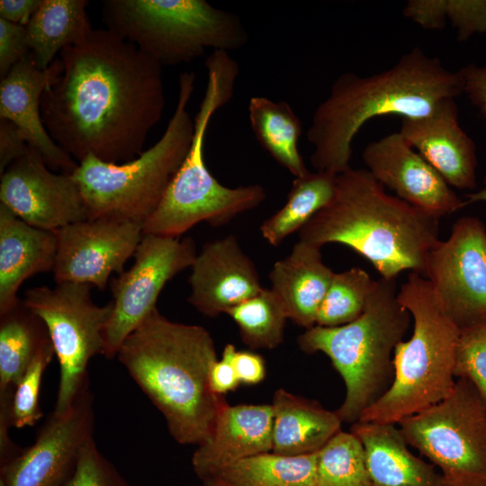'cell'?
I'll list each match as a JSON object with an SVG mask.
<instances>
[{"label": "cell", "mask_w": 486, "mask_h": 486, "mask_svg": "<svg viewBox=\"0 0 486 486\" xmlns=\"http://www.w3.org/2000/svg\"><path fill=\"white\" fill-rule=\"evenodd\" d=\"M232 364L240 383L256 384L266 377L265 360L257 353L236 350Z\"/></svg>", "instance_id": "b9f144b4"}, {"label": "cell", "mask_w": 486, "mask_h": 486, "mask_svg": "<svg viewBox=\"0 0 486 486\" xmlns=\"http://www.w3.org/2000/svg\"><path fill=\"white\" fill-rule=\"evenodd\" d=\"M465 203L466 205L478 202H486V176L483 180V185L481 189L477 191H472L465 195Z\"/></svg>", "instance_id": "ee69618b"}, {"label": "cell", "mask_w": 486, "mask_h": 486, "mask_svg": "<svg viewBox=\"0 0 486 486\" xmlns=\"http://www.w3.org/2000/svg\"><path fill=\"white\" fill-rule=\"evenodd\" d=\"M248 118L256 139L278 164L294 177L309 172L298 148L302 122L286 101L253 96Z\"/></svg>", "instance_id": "83f0119b"}, {"label": "cell", "mask_w": 486, "mask_h": 486, "mask_svg": "<svg viewBox=\"0 0 486 486\" xmlns=\"http://www.w3.org/2000/svg\"><path fill=\"white\" fill-rule=\"evenodd\" d=\"M56 231L52 270L56 284H86L104 290L111 274L124 272L143 237V223L102 217L87 219Z\"/></svg>", "instance_id": "9a60e30c"}, {"label": "cell", "mask_w": 486, "mask_h": 486, "mask_svg": "<svg viewBox=\"0 0 486 486\" xmlns=\"http://www.w3.org/2000/svg\"><path fill=\"white\" fill-rule=\"evenodd\" d=\"M57 59L58 74L40 100L52 140L78 162L140 156L164 112L162 66L108 29H93Z\"/></svg>", "instance_id": "6da1fadb"}, {"label": "cell", "mask_w": 486, "mask_h": 486, "mask_svg": "<svg viewBox=\"0 0 486 486\" xmlns=\"http://www.w3.org/2000/svg\"><path fill=\"white\" fill-rule=\"evenodd\" d=\"M68 486H132L100 452L94 437L82 448L76 469Z\"/></svg>", "instance_id": "8d00e7d4"}, {"label": "cell", "mask_w": 486, "mask_h": 486, "mask_svg": "<svg viewBox=\"0 0 486 486\" xmlns=\"http://www.w3.org/2000/svg\"><path fill=\"white\" fill-rule=\"evenodd\" d=\"M225 314L234 320L241 340L252 349H274L284 340L288 318L270 288H263Z\"/></svg>", "instance_id": "4dcf8cb0"}, {"label": "cell", "mask_w": 486, "mask_h": 486, "mask_svg": "<svg viewBox=\"0 0 486 486\" xmlns=\"http://www.w3.org/2000/svg\"><path fill=\"white\" fill-rule=\"evenodd\" d=\"M272 404L223 403L207 440L197 446L192 466L203 481L240 460L272 452Z\"/></svg>", "instance_id": "44dd1931"}, {"label": "cell", "mask_w": 486, "mask_h": 486, "mask_svg": "<svg viewBox=\"0 0 486 486\" xmlns=\"http://www.w3.org/2000/svg\"><path fill=\"white\" fill-rule=\"evenodd\" d=\"M350 431L364 446L372 486H448L441 472L409 450L396 425L357 421Z\"/></svg>", "instance_id": "cb8c5ba5"}, {"label": "cell", "mask_w": 486, "mask_h": 486, "mask_svg": "<svg viewBox=\"0 0 486 486\" xmlns=\"http://www.w3.org/2000/svg\"><path fill=\"white\" fill-rule=\"evenodd\" d=\"M463 94L458 71L415 47L382 72L359 76L346 72L333 82L316 107L307 140L315 171L338 175L350 167L352 143L368 121L385 115L421 118L446 99Z\"/></svg>", "instance_id": "7a4b0ae2"}, {"label": "cell", "mask_w": 486, "mask_h": 486, "mask_svg": "<svg viewBox=\"0 0 486 486\" xmlns=\"http://www.w3.org/2000/svg\"><path fill=\"white\" fill-rule=\"evenodd\" d=\"M27 146L21 130L12 122L0 118V176L24 154Z\"/></svg>", "instance_id": "60d3db41"}, {"label": "cell", "mask_w": 486, "mask_h": 486, "mask_svg": "<svg viewBox=\"0 0 486 486\" xmlns=\"http://www.w3.org/2000/svg\"><path fill=\"white\" fill-rule=\"evenodd\" d=\"M400 304L413 320L411 337L393 352L391 387L358 421L398 425L446 398L454 389L460 328L429 281L416 272L398 291Z\"/></svg>", "instance_id": "8992f818"}, {"label": "cell", "mask_w": 486, "mask_h": 486, "mask_svg": "<svg viewBox=\"0 0 486 486\" xmlns=\"http://www.w3.org/2000/svg\"><path fill=\"white\" fill-rule=\"evenodd\" d=\"M54 356V347L50 340L36 355L15 386L10 407L12 427H32L42 417L39 402L41 380Z\"/></svg>", "instance_id": "e575fe53"}, {"label": "cell", "mask_w": 486, "mask_h": 486, "mask_svg": "<svg viewBox=\"0 0 486 486\" xmlns=\"http://www.w3.org/2000/svg\"><path fill=\"white\" fill-rule=\"evenodd\" d=\"M94 420L88 382L67 411L50 414L31 446L0 467V486H68Z\"/></svg>", "instance_id": "5bb4252c"}, {"label": "cell", "mask_w": 486, "mask_h": 486, "mask_svg": "<svg viewBox=\"0 0 486 486\" xmlns=\"http://www.w3.org/2000/svg\"><path fill=\"white\" fill-rule=\"evenodd\" d=\"M57 247L55 230L26 223L0 202V315L18 303L26 279L53 270Z\"/></svg>", "instance_id": "7402d4cb"}, {"label": "cell", "mask_w": 486, "mask_h": 486, "mask_svg": "<svg viewBox=\"0 0 486 486\" xmlns=\"http://www.w3.org/2000/svg\"></svg>", "instance_id": "bcb514c9"}, {"label": "cell", "mask_w": 486, "mask_h": 486, "mask_svg": "<svg viewBox=\"0 0 486 486\" xmlns=\"http://www.w3.org/2000/svg\"><path fill=\"white\" fill-rule=\"evenodd\" d=\"M375 282L361 267L335 273L319 310L316 325L338 327L356 320L363 313Z\"/></svg>", "instance_id": "836d02e7"}, {"label": "cell", "mask_w": 486, "mask_h": 486, "mask_svg": "<svg viewBox=\"0 0 486 486\" xmlns=\"http://www.w3.org/2000/svg\"><path fill=\"white\" fill-rule=\"evenodd\" d=\"M189 303L207 317H217L257 294L258 272L234 235L205 243L189 276Z\"/></svg>", "instance_id": "ac0fdd59"}, {"label": "cell", "mask_w": 486, "mask_h": 486, "mask_svg": "<svg viewBox=\"0 0 486 486\" xmlns=\"http://www.w3.org/2000/svg\"><path fill=\"white\" fill-rule=\"evenodd\" d=\"M362 158L366 169L384 188L412 206L438 218L466 206L399 131L368 143Z\"/></svg>", "instance_id": "e0dca14e"}, {"label": "cell", "mask_w": 486, "mask_h": 486, "mask_svg": "<svg viewBox=\"0 0 486 486\" xmlns=\"http://www.w3.org/2000/svg\"><path fill=\"white\" fill-rule=\"evenodd\" d=\"M92 285L56 284L54 288L28 289L22 302L45 323L59 364V383L53 412L67 411L90 382L87 366L92 357L103 355L104 330L113 303L96 305Z\"/></svg>", "instance_id": "8fae6325"}, {"label": "cell", "mask_w": 486, "mask_h": 486, "mask_svg": "<svg viewBox=\"0 0 486 486\" xmlns=\"http://www.w3.org/2000/svg\"><path fill=\"white\" fill-rule=\"evenodd\" d=\"M102 14L106 29L162 67L188 63L207 49L236 50L248 40L236 14L205 0H105Z\"/></svg>", "instance_id": "9c48e42d"}, {"label": "cell", "mask_w": 486, "mask_h": 486, "mask_svg": "<svg viewBox=\"0 0 486 486\" xmlns=\"http://www.w3.org/2000/svg\"><path fill=\"white\" fill-rule=\"evenodd\" d=\"M0 180V202L33 227L57 230L88 219L84 197L71 175L50 171L30 145Z\"/></svg>", "instance_id": "2e32d148"}, {"label": "cell", "mask_w": 486, "mask_h": 486, "mask_svg": "<svg viewBox=\"0 0 486 486\" xmlns=\"http://www.w3.org/2000/svg\"><path fill=\"white\" fill-rule=\"evenodd\" d=\"M42 0H1L0 19L26 26Z\"/></svg>", "instance_id": "7bdbcfd3"}, {"label": "cell", "mask_w": 486, "mask_h": 486, "mask_svg": "<svg viewBox=\"0 0 486 486\" xmlns=\"http://www.w3.org/2000/svg\"><path fill=\"white\" fill-rule=\"evenodd\" d=\"M398 291L396 280L380 277L356 320L338 327L315 325L298 337L302 351L325 354L341 375L346 396L336 412L342 422H357L392 383V356L411 320Z\"/></svg>", "instance_id": "52a82bcc"}, {"label": "cell", "mask_w": 486, "mask_h": 486, "mask_svg": "<svg viewBox=\"0 0 486 486\" xmlns=\"http://www.w3.org/2000/svg\"><path fill=\"white\" fill-rule=\"evenodd\" d=\"M213 477L231 486H316L317 452L302 455L265 453L236 462Z\"/></svg>", "instance_id": "f546056e"}, {"label": "cell", "mask_w": 486, "mask_h": 486, "mask_svg": "<svg viewBox=\"0 0 486 486\" xmlns=\"http://www.w3.org/2000/svg\"><path fill=\"white\" fill-rule=\"evenodd\" d=\"M202 482V486H231L217 477H211Z\"/></svg>", "instance_id": "f6af8a7d"}, {"label": "cell", "mask_w": 486, "mask_h": 486, "mask_svg": "<svg viewBox=\"0 0 486 486\" xmlns=\"http://www.w3.org/2000/svg\"><path fill=\"white\" fill-rule=\"evenodd\" d=\"M236 350L234 345L227 344L223 348L221 359L217 360L211 368L210 385L218 395L236 390L240 383L232 364V356Z\"/></svg>", "instance_id": "ab89813d"}, {"label": "cell", "mask_w": 486, "mask_h": 486, "mask_svg": "<svg viewBox=\"0 0 486 486\" xmlns=\"http://www.w3.org/2000/svg\"><path fill=\"white\" fill-rule=\"evenodd\" d=\"M207 85L194 121L189 151L170 181L158 206L143 224V234L179 238L200 222L217 227L260 205L266 198L258 184L228 187L211 174L204 141L216 112L233 96L238 64L226 51H212L205 60Z\"/></svg>", "instance_id": "5b68a950"}, {"label": "cell", "mask_w": 486, "mask_h": 486, "mask_svg": "<svg viewBox=\"0 0 486 486\" xmlns=\"http://www.w3.org/2000/svg\"><path fill=\"white\" fill-rule=\"evenodd\" d=\"M439 219L386 193L366 168L337 175L332 198L299 231V240L322 248L346 245L370 261L381 277L405 270L423 276L439 239Z\"/></svg>", "instance_id": "277c9868"}, {"label": "cell", "mask_w": 486, "mask_h": 486, "mask_svg": "<svg viewBox=\"0 0 486 486\" xmlns=\"http://www.w3.org/2000/svg\"><path fill=\"white\" fill-rule=\"evenodd\" d=\"M402 13L428 30L442 29L447 20L459 41L486 32V0H410Z\"/></svg>", "instance_id": "d6a6232c"}, {"label": "cell", "mask_w": 486, "mask_h": 486, "mask_svg": "<svg viewBox=\"0 0 486 486\" xmlns=\"http://www.w3.org/2000/svg\"><path fill=\"white\" fill-rule=\"evenodd\" d=\"M31 53L25 26L0 19V77Z\"/></svg>", "instance_id": "74e56055"}, {"label": "cell", "mask_w": 486, "mask_h": 486, "mask_svg": "<svg viewBox=\"0 0 486 486\" xmlns=\"http://www.w3.org/2000/svg\"><path fill=\"white\" fill-rule=\"evenodd\" d=\"M316 486H372L364 446L340 430L317 452Z\"/></svg>", "instance_id": "1f68e13d"}, {"label": "cell", "mask_w": 486, "mask_h": 486, "mask_svg": "<svg viewBox=\"0 0 486 486\" xmlns=\"http://www.w3.org/2000/svg\"><path fill=\"white\" fill-rule=\"evenodd\" d=\"M423 276L460 329L486 321V227L459 218L429 251Z\"/></svg>", "instance_id": "4fadbf2b"}, {"label": "cell", "mask_w": 486, "mask_h": 486, "mask_svg": "<svg viewBox=\"0 0 486 486\" xmlns=\"http://www.w3.org/2000/svg\"><path fill=\"white\" fill-rule=\"evenodd\" d=\"M454 375L470 381L486 402V321L460 329Z\"/></svg>", "instance_id": "d590c367"}, {"label": "cell", "mask_w": 486, "mask_h": 486, "mask_svg": "<svg viewBox=\"0 0 486 486\" xmlns=\"http://www.w3.org/2000/svg\"><path fill=\"white\" fill-rule=\"evenodd\" d=\"M58 71V59L40 69L32 52L14 65L0 83V118L14 123L51 170L71 175L77 166L50 136L41 118L40 100Z\"/></svg>", "instance_id": "ffe728a7"}, {"label": "cell", "mask_w": 486, "mask_h": 486, "mask_svg": "<svg viewBox=\"0 0 486 486\" xmlns=\"http://www.w3.org/2000/svg\"><path fill=\"white\" fill-rule=\"evenodd\" d=\"M337 175L307 172L295 177L285 203L263 221L260 231L272 246H279L288 236L298 232L332 198Z\"/></svg>", "instance_id": "f1b7e54d"}, {"label": "cell", "mask_w": 486, "mask_h": 486, "mask_svg": "<svg viewBox=\"0 0 486 486\" xmlns=\"http://www.w3.org/2000/svg\"><path fill=\"white\" fill-rule=\"evenodd\" d=\"M273 450L284 455L318 452L341 430L342 420L317 401L284 389L275 391L273 401Z\"/></svg>", "instance_id": "d4e9b609"}, {"label": "cell", "mask_w": 486, "mask_h": 486, "mask_svg": "<svg viewBox=\"0 0 486 486\" xmlns=\"http://www.w3.org/2000/svg\"><path fill=\"white\" fill-rule=\"evenodd\" d=\"M50 340L45 323L22 300L0 315V397L13 396L30 364Z\"/></svg>", "instance_id": "4316f807"}, {"label": "cell", "mask_w": 486, "mask_h": 486, "mask_svg": "<svg viewBox=\"0 0 486 486\" xmlns=\"http://www.w3.org/2000/svg\"><path fill=\"white\" fill-rule=\"evenodd\" d=\"M398 425L448 486H486V402L470 381L457 378L446 398Z\"/></svg>", "instance_id": "30bf717a"}, {"label": "cell", "mask_w": 486, "mask_h": 486, "mask_svg": "<svg viewBox=\"0 0 486 486\" xmlns=\"http://www.w3.org/2000/svg\"><path fill=\"white\" fill-rule=\"evenodd\" d=\"M196 256L192 238L143 234L133 265L111 280L113 308L104 330L103 356L116 357L127 337L157 308L166 283L191 267Z\"/></svg>", "instance_id": "7c38bea8"}, {"label": "cell", "mask_w": 486, "mask_h": 486, "mask_svg": "<svg viewBox=\"0 0 486 486\" xmlns=\"http://www.w3.org/2000/svg\"><path fill=\"white\" fill-rule=\"evenodd\" d=\"M321 248L299 240L288 256L276 261L270 273V290L288 320L306 329L316 325L317 315L335 272L325 265Z\"/></svg>", "instance_id": "603a6c76"}, {"label": "cell", "mask_w": 486, "mask_h": 486, "mask_svg": "<svg viewBox=\"0 0 486 486\" xmlns=\"http://www.w3.org/2000/svg\"><path fill=\"white\" fill-rule=\"evenodd\" d=\"M463 94L478 110L486 122V65L468 64L458 70Z\"/></svg>", "instance_id": "f35d334b"}, {"label": "cell", "mask_w": 486, "mask_h": 486, "mask_svg": "<svg viewBox=\"0 0 486 486\" xmlns=\"http://www.w3.org/2000/svg\"><path fill=\"white\" fill-rule=\"evenodd\" d=\"M399 132L451 187L476 188V145L460 125L455 99L443 101L425 117L401 119Z\"/></svg>", "instance_id": "d6986e66"}, {"label": "cell", "mask_w": 486, "mask_h": 486, "mask_svg": "<svg viewBox=\"0 0 486 486\" xmlns=\"http://www.w3.org/2000/svg\"><path fill=\"white\" fill-rule=\"evenodd\" d=\"M116 357L163 415L177 443L198 446L209 438L226 400L210 385L218 358L205 328L172 321L156 308Z\"/></svg>", "instance_id": "3957f363"}, {"label": "cell", "mask_w": 486, "mask_h": 486, "mask_svg": "<svg viewBox=\"0 0 486 486\" xmlns=\"http://www.w3.org/2000/svg\"><path fill=\"white\" fill-rule=\"evenodd\" d=\"M176 105L162 137L134 159L112 164L90 155L72 178L84 197L88 219L111 217L144 222L158 206L191 147L194 121L187 105L195 76H179Z\"/></svg>", "instance_id": "ba28073f"}, {"label": "cell", "mask_w": 486, "mask_h": 486, "mask_svg": "<svg viewBox=\"0 0 486 486\" xmlns=\"http://www.w3.org/2000/svg\"><path fill=\"white\" fill-rule=\"evenodd\" d=\"M87 5L86 0H42L25 26L40 69H47L62 50L82 41L93 31Z\"/></svg>", "instance_id": "484cf974"}]
</instances>
